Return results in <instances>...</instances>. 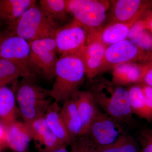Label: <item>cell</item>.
I'll list each match as a JSON object with an SVG mask.
<instances>
[{"instance_id":"6","label":"cell","mask_w":152,"mask_h":152,"mask_svg":"<svg viewBox=\"0 0 152 152\" xmlns=\"http://www.w3.org/2000/svg\"><path fill=\"white\" fill-rule=\"evenodd\" d=\"M31 53L29 66L31 71L48 80H54L58 50L54 38H47L29 42Z\"/></svg>"},{"instance_id":"14","label":"cell","mask_w":152,"mask_h":152,"mask_svg":"<svg viewBox=\"0 0 152 152\" xmlns=\"http://www.w3.org/2000/svg\"><path fill=\"white\" fill-rule=\"evenodd\" d=\"M32 134L28 124L15 121L6 126L5 143L14 152H28Z\"/></svg>"},{"instance_id":"21","label":"cell","mask_w":152,"mask_h":152,"mask_svg":"<svg viewBox=\"0 0 152 152\" xmlns=\"http://www.w3.org/2000/svg\"><path fill=\"white\" fill-rule=\"evenodd\" d=\"M112 75V81L121 86L137 83L141 80L143 77L140 68L132 63L122 64L114 67Z\"/></svg>"},{"instance_id":"26","label":"cell","mask_w":152,"mask_h":152,"mask_svg":"<svg viewBox=\"0 0 152 152\" xmlns=\"http://www.w3.org/2000/svg\"><path fill=\"white\" fill-rule=\"evenodd\" d=\"M73 152H97L96 146L88 136H80L72 144Z\"/></svg>"},{"instance_id":"25","label":"cell","mask_w":152,"mask_h":152,"mask_svg":"<svg viewBox=\"0 0 152 152\" xmlns=\"http://www.w3.org/2000/svg\"><path fill=\"white\" fill-rule=\"evenodd\" d=\"M129 102L133 114L147 121V113L145 97L142 87L132 86L128 89Z\"/></svg>"},{"instance_id":"18","label":"cell","mask_w":152,"mask_h":152,"mask_svg":"<svg viewBox=\"0 0 152 152\" xmlns=\"http://www.w3.org/2000/svg\"><path fill=\"white\" fill-rule=\"evenodd\" d=\"M141 4L139 0H118L112 4V23H130L134 19Z\"/></svg>"},{"instance_id":"16","label":"cell","mask_w":152,"mask_h":152,"mask_svg":"<svg viewBox=\"0 0 152 152\" xmlns=\"http://www.w3.org/2000/svg\"><path fill=\"white\" fill-rule=\"evenodd\" d=\"M61 108L58 103H52L44 117L49 128L57 138L65 145H71L73 142L68 133L61 115Z\"/></svg>"},{"instance_id":"33","label":"cell","mask_w":152,"mask_h":152,"mask_svg":"<svg viewBox=\"0 0 152 152\" xmlns=\"http://www.w3.org/2000/svg\"><path fill=\"white\" fill-rule=\"evenodd\" d=\"M69 145H64L51 152H73L72 145L70 151H69L67 149V147Z\"/></svg>"},{"instance_id":"19","label":"cell","mask_w":152,"mask_h":152,"mask_svg":"<svg viewBox=\"0 0 152 152\" xmlns=\"http://www.w3.org/2000/svg\"><path fill=\"white\" fill-rule=\"evenodd\" d=\"M16 98L7 86L0 88V121L5 126L16 121Z\"/></svg>"},{"instance_id":"22","label":"cell","mask_w":152,"mask_h":152,"mask_svg":"<svg viewBox=\"0 0 152 152\" xmlns=\"http://www.w3.org/2000/svg\"><path fill=\"white\" fill-rule=\"evenodd\" d=\"M134 23H110L101 31V41L107 47L126 39Z\"/></svg>"},{"instance_id":"2","label":"cell","mask_w":152,"mask_h":152,"mask_svg":"<svg viewBox=\"0 0 152 152\" xmlns=\"http://www.w3.org/2000/svg\"><path fill=\"white\" fill-rule=\"evenodd\" d=\"M54 83L50 90V96L55 102L69 99L79 90L84 79V65L78 55L60 56L56 67Z\"/></svg>"},{"instance_id":"34","label":"cell","mask_w":152,"mask_h":152,"mask_svg":"<svg viewBox=\"0 0 152 152\" xmlns=\"http://www.w3.org/2000/svg\"><path fill=\"white\" fill-rule=\"evenodd\" d=\"M150 26H151V28L152 29V22H151V23H150Z\"/></svg>"},{"instance_id":"12","label":"cell","mask_w":152,"mask_h":152,"mask_svg":"<svg viewBox=\"0 0 152 152\" xmlns=\"http://www.w3.org/2000/svg\"><path fill=\"white\" fill-rule=\"evenodd\" d=\"M28 124L39 152H51L65 145L60 141L49 128L44 116Z\"/></svg>"},{"instance_id":"3","label":"cell","mask_w":152,"mask_h":152,"mask_svg":"<svg viewBox=\"0 0 152 152\" xmlns=\"http://www.w3.org/2000/svg\"><path fill=\"white\" fill-rule=\"evenodd\" d=\"M37 77H23L17 86L16 99L19 111L24 122L26 124L44 117L52 103L48 99L50 96V90L38 84L36 82Z\"/></svg>"},{"instance_id":"31","label":"cell","mask_w":152,"mask_h":152,"mask_svg":"<svg viewBox=\"0 0 152 152\" xmlns=\"http://www.w3.org/2000/svg\"><path fill=\"white\" fill-rule=\"evenodd\" d=\"M6 126L0 121V152L6 146L5 143Z\"/></svg>"},{"instance_id":"10","label":"cell","mask_w":152,"mask_h":152,"mask_svg":"<svg viewBox=\"0 0 152 152\" xmlns=\"http://www.w3.org/2000/svg\"><path fill=\"white\" fill-rule=\"evenodd\" d=\"M101 32L87 34L86 43L78 55L84 65L86 75L90 80L101 72L107 48L101 41Z\"/></svg>"},{"instance_id":"4","label":"cell","mask_w":152,"mask_h":152,"mask_svg":"<svg viewBox=\"0 0 152 152\" xmlns=\"http://www.w3.org/2000/svg\"><path fill=\"white\" fill-rule=\"evenodd\" d=\"M57 29L39 6L31 7L6 31L29 42L44 38H55Z\"/></svg>"},{"instance_id":"8","label":"cell","mask_w":152,"mask_h":152,"mask_svg":"<svg viewBox=\"0 0 152 152\" xmlns=\"http://www.w3.org/2000/svg\"><path fill=\"white\" fill-rule=\"evenodd\" d=\"M87 34L80 24L74 20L57 30L55 40L60 56L79 55L86 43Z\"/></svg>"},{"instance_id":"35","label":"cell","mask_w":152,"mask_h":152,"mask_svg":"<svg viewBox=\"0 0 152 152\" xmlns=\"http://www.w3.org/2000/svg\"><path fill=\"white\" fill-rule=\"evenodd\" d=\"M2 24L1 23H0V26H1Z\"/></svg>"},{"instance_id":"29","label":"cell","mask_w":152,"mask_h":152,"mask_svg":"<svg viewBox=\"0 0 152 152\" xmlns=\"http://www.w3.org/2000/svg\"><path fill=\"white\" fill-rule=\"evenodd\" d=\"M144 30V26L142 22L134 23L129 32L128 38L131 42L136 45L139 36Z\"/></svg>"},{"instance_id":"20","label":"cell","mask_w":152,"mask_h":152,"mask_svg":"<svg viewBox=\"0 0 152 152\" xmlns=\"http://www.w3.org/2000/svg\"><path fill=\"white\" fill-rule=\"evenodd\" d=\"M39 3L41 8L57 29L60 28V23L65 21L70 14L67 0H41Z\"/></svg>"},{"instance_id":"5","label":"cell","mask_w":152,"mask_h":152,"mask_svg":"<svg viewBox=\"0 0 152 152\" xmlns=\"http://www.w3.org/2000/svg\"><path fill=\"white\" fill-rule=\"evenodd\" d=\"M68 10L74 20L83 26L87 34L102 31L110 4L106 1L67 0Z\"/></svg>"},{"instance_id":"28","label":"cell","mask_w":152,"mask_h":152,"mask_svg":"<svg viewBox=\"0 0 152 152\" xmlns=\"http://www.w3.org/2000/svg\"><path fill=\"white\" fill-rule=\"evenodd\" d=\"M141 87L146 107L147 121L149 122L152 120V87L147 84Z\"/></svg>"},{"instance_id":"11","label":"cell","mask_w":152,"mask_h":152,"mask_svg":"<svg viewBox=\"0 0 152 152\" xmlns=\"http://www.w3.org/2000/svg\"><path fill=\"white\" fill-rule=\"evenodd\" d=\"M138 53L137 47L128 39L109 46L105 52L101 72L122 64L132 63Z\"/></svg>"},{"instance_id":"9","label":"cell","mask_w":152,"mask_h":152,"mask_svg":"<svg viewBox=\"0 0 152 152\" xmlns=\"http://www.w3.org/2000/svg\"><path fill=\"white\" fill-rule=\"evenodd\" d=\"M123 133L121 123L100 110L91 124L86 135L97 147L112 143Z\"/></svg>"},{"instance_id":"30","label":"cell","mask_w":152,"mask_h":152,"mask_svg":"<svg viewBox=\"0 0 152 152\" xmlns=\"http://www.w3.org/2000/svg\"><path fill=\"white\" fill-rule=\"evenodd\" d=\"M136 45L144 49H149L152 47V39L149 34L143 30L139 36Z\"/></svg>"},{"instance_id":"24","label":"cell","mask_w":152,"mask_h":152,"mask_svg":"<svg viewBox=\"0 0 152 152\" xmlns=\"http://www.w3.org/2000/svg\"><path fill=\"white\" fill-rule=\"evenodd\" d=\"M37 76L26 73L10 61L0 58V88L16 82L20 77Z\"/></svg>"},{"instance_id":"27","label":"cell","mask_w":152,"mask_h":152,"mask_svg":"<svg viewBox=\"0 0 152 152\" xmlns=\"http://www.w3.org/2000/svg\"><path fill=\"white\" fill-rule=\"evenodd\" d=\"M139 140L142 148L140 152H152V129L145 128L140 132Z\"/></svg>"},{"instance_id":"32","label":"cell","mask_w":152,"mask_h":152,"mask_svg":"<svg viewBox=\"0 0 152 152\" xmlns=\"http://www.w3.org/2000/svg\"><path fill=\"white\" fill-rule=\"evenodd\" d=\"M143 77L146 84L152 87V68L145 74Z\"/></svg>"},{"instance_id":"17","label":"cell","mask_w":152,"mask_h":152,"mask_svg":"<svg viewBox=\"0 0 152 152\" xmlns=\"http://www.w3.org/2000/svg\"><path fill=\"white\" fill-rule=\"evenodd\" d=\"M60 115L73 142L82 136V124L77 107L70 99L64 102Z\"/></svg>"},{"instance_id":"7","label":"cell","mask_w":152,"mask_h":152,"mask_svg":"<svg viewBox=\"0 0 152 152\" xmlns=\"http://www.w3.org/2000/svg\"><path fill=\"white\" fill-rule=\"evenodd\" d=\"M30 53L31 46L27 41L6 31L0 32V58L14 63L26 73L36 75L29 66Z\"/></svg>"},{"instance_id":"15","label":"cell","mask_w":152,"mask_h":152,"mask_svg":"<svg viewBox=\"0 0 152 152\" xmlns=\"http://www.w3.org/2000/svg\"><path fill=\"white\" fill-rule=\"evenodd\" d=\"M37 4L35 0H0V23L12 26L27 10Z\"/></svg>"},{"instance_id":"13","label":"cell","mask_w":152,"mask_h":152,"mask_svg":"<svg viewBox=\"0 0 152 152\" xmlns=\"http://www.w3.org/2000/svg\"><path fill=\"white\" fill-rule=\"evenodd\" d=\"M71 99L77 107L82 124V136L86 135L91 124L99 110L89 91H77Z\"/></svg>"},{"instance_id":"23","label":"cell","mask_w":152,"mask_h":152,"mask_svg":"<svg viewBox=\"0 0 152 152\" xmlns=\"http://www.w3.org/2000/svg\"><path fill=\"white\" fill-rule=\"evenodd\" d=\"M140 150L135 140L124 133L112 143L96 147L97 152H140Z\"/></svg>"},{"instance_id":"1","label":"cell","mask_w":152,"mask_h":152,"mask_svg":"<svg viewBox=\"0 0 152 152\" xmlns=\"http://www.w3.org/2000/svg\"><path fill=\"white\" fill-rule=\"evenodd\" d=\"M91 80L88 91L97 104L121 124L132 126L134 121L128 89L104 78Z\"/></svg>"}]
</instances>
